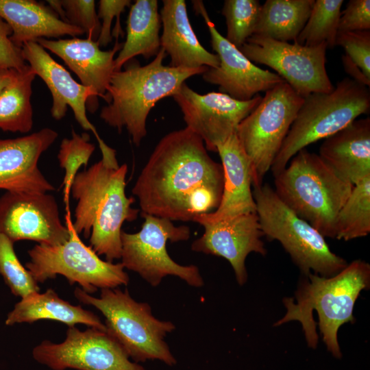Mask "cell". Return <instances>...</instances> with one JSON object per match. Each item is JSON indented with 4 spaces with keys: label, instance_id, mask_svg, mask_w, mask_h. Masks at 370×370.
<instances>
[{
    "label": "cell",
    "instance_id": "32",
    "mask_svg": "<svg viewBox=\"0 0 370 370\" xmlns=\"http://www.w3.org/2000/svg\"><path fill=\"white\" fill-rule=\"evenodd\" d=\"M90 136L84 133L79 134L72 130L71 138H64L61 143L58 159L60 166L64 170L62 184L64 202L68 210L71 186L82 166H86L95 151L94 144L89 143Z\"/></svg>",
    "mask_w": 370,
    "mask_h": 370
},
{
    "label": "cell",
    "instance_id": "25",
    "mask_svg": "<svg viewBox=\"0 0 370 370\" xmlns=\"http://www.w3.org/2000/svg\"><path fill=\"white\" fill-rule=\"evenodd\" d=\"M40 319L58 321L69 327L84 324L106 331L104 323L96 314L61 299L51 288L42 293L35 292L21 298L8 314L5 323L7 325H12L32 323Z\"/></svg>",
    "mask_w": 370,
    "mask_h": 370
},
{
    "label": "cell",
    "instance_id": "21",
    "mask_svg": "<svg viewBox=\"0 0 370 370\" xmlns=\"http://www.w3.org/2000/svg\"><path fill=\"white\" fill-rule=\"evenodd\" d=\"M36 42L60 57L97 97L105 99L107 88L114 70V56L123 44L116 42L112 49L103 51L97 41L88 38L49 40Z\"/></svg>",
    "mask_w": 370,
    "mask_h": 370
},
{
    "label": "cell",
    "instance_id": "15",
    "mask_svg": "<svg viewBox=\"0 0 370 370\" xmlns=\"http://www.w3.org/2000/svg\"><path fill=\"white\" fill-rule=\"evenodd\" d=\"M0 233L13 243L29 240L47 245L64 243L70 237L57 201L48 193L6 191L0 197Z\"/></svg>",
    "mask_w": 370,
    "mask_h": 370
},
{
    "label": "cell",
    "instance_id": "13",
    "mask_svg": "<svg viewBox=\"0 0 370 370\" xmlns=\"http://www.w3.org/2000/svg\"><path fill=\"white\" fill-rule=\"evenodd\" d=\"M34 358L53 370H147L130 360L121 345L106 331L90 328L85 331L69 327L65 340H45L36 346Z\"/></svg>",
    "mask_w": 370,
    "mask_h": 370
},
{
    "label": "cell",
    "instance_id": "6",
    "mask_svg": "<svg viewBox=\"0 0 370 370\" xmlns=\"http://www.w3.org/2000/svg\"><path fill=\"white\" fill-rule=\"evenodd\" d=\"M370 110L369 88L345 77L330 92L304 98L297 116L273 160V176L281 172L301 149L345 128Z\"/></svg>",
    "mask_w": 370,
    "mask_h": 370
},
{
    "label": "cell",
    "instance_id": "14",
    "mask_svg": "<svg viewBox=\"0 0 370 370\" xmlns=\"http://www.w3.org/2000/svg\"><path fill=\"white\" fill-rule=\"evenodd\" d=\"M259 94L239 101L217 92L199 94L184 83L173 98L186 126L204 141L208 151L217 152L219 145L236 133L240 123L261 101Z\"/></svg>",
    "mask_w": 370,
    "mask_h": 370
},
{
    "label": "cell",
    "instance_id": "18",
    "mask_svg": "<svg viewBox=\"0 0 370 370\" xmlns=\"http://www.w3.org/2000/svg\"><path fill=\"white\" fill-rule=\"evenodd\" d=\"M201 225L204 232L193 242L191 249L225 258L232 265L238 283L244 284L247 280V256L251 252L262 256L267 254L256 212Z\"/></svg>",
    "mask_w": 370,
    "mask_h": 370
},
{
    "label": "cell",
    "instance_id": "23",
    "mask_svg": "<svg viewBox=\"0 0 370 370\" xmlns=\"http://www.w3.org/2000/svg\"><path fill=\"white\" fill-rule=\"evenodd\" d=\"M319 156L354 185L370 176V118L356 119L325 138Z\"/></svg>",
    "mask_w": 370,
    "mask_h": 370
},
{
    "label": "cell",
    "instance_id": "3",
    "mask_svg": "<svg viewBox=\"0 0 370 370\" xmlns=\"http://www.w3.org/2000/svg\"><path fill=\"white\" fill-rule=\"evenodd\" d=\"M308 276L310 281L302 282L295 293L296 304L292 297L284 299L286 314L274 325L299 321L308 345L315 349L318 335L312 312L316 310L319 330L328 350L334 357L341 358L338 330L343 324L354 321L355 302L360 291L370 286V265L364 260H356L332 277L312 273Z\"/></svg>",
    "mask_w": 370,
    "mask_h": 370
},
{
    "label": "cell",
    "instance_id": "5",
    "mask_svg": "<svg viewBox=\"0 0 370 370\" xmlns=\"http://www.w3.org/2000/svg\"><path fill=\"white\" fill-rule=\"evenodd\" d=\"M288 163L274 176L276 195L324 237L334 238L337 215L354 185L306 148Z\"/></svg>",
    "mask_w": 370,
    "mask_h": 370
},
{
    "label": "cell",
    "instance_id": "36",
    "mask_svg": "<svg viewBox=\"0 0 370 370\" xmlns=\"http://www.w3.org/2000/svg\"><path fill=\"white\" fill-rule=\"evenodd\" d=\"M370 30V1L350 0L341 12L338 33Z\"/></svg>",
    "mask_w": 370,
    "mask_h": 370
},
{
    "label": "cell",
    "instance_id": "1",
    "mask_svg": "<svg viewBox=\"0 0 370 370\" xmlns=\"http://www.w3.org/2000/svg\"><path fill=\"white\" fill-rule=\"evenodd\" d=\"M224 175L203 140L187 127L158 142L132 188L140 213L190 221L219 206Z\"/></svg>",
    "mask_w": 370,
    "mask_h": 370
},
{
    "label": "cell",
    "instance_id": "37",
    "mask_svg": "<svg viewBox=\"0 0 370 370\" xmlns=\"http://www.w3.org/2000/svg\"><path fill=\"white\" fill-rule=\"evenodd\" d=\"M12 31L10 25L0 17V69L23 70L27 66L22 49L11 40Z\"/></svg>",
    "mask_w": 370,
    "mask_h": 370
},
{
    "label": "cell",
    "instance_id": "38",
    "mask_svg": "<svg viewBox=\"0 0 370 370\" xmlns=\"http://www.w3.org/2000/svg\"><path fill=\"white\" fill-rule=\"evenodd\" d=\"M130 0H101L99 2L98 17L101 21V31L97 40L99 47H106L112 42V22L114 17L120 20V15L130 5Z\"/></svg>",
    "mask_w": 370,
    "mask_h": 370
},
{
    "label": "cell",
    "instance_id": "17",
    "mask_svg": "<svg viewBox=\"0 0 370 370\" xmlns=\"http://www.w3.org/2000/svg\"><path fill=\"white\" fill-rule=\"evenodd\" d=\"M21 49L26 63L36 75L44 81L51 92L52 117L56 120L64 118L69 106L81 127L90 130L97 140L99 139L100 136L96 128L86 115V108L94 112L98 107L97 97L93 90L77 82L36 41L26 42Z\"/></svg>",
    "mask_w": 370,
    "mask_h": 370
},
{
    "label": "cell",
    "instance_id": "2",
    "mask_svg": "<svg viewBox=\"0 0 370 370\" xmlns=\"http://www.w3.org/2000/svg\"><path fill=\"white\" fill-rule=\"evenodd\" d=\"M126 164L111 166L101 160L78 172L71 194L77 201L72 229L90 236V247L106 261L121 259V227L136 220L139 210L132 208L133 197L125 194Z\"/></svg>",
    "mask_w": 370,
    "mask_h": 370
},
{
    "label": "cell",
    "instance_id": "40",
    "mask_svg": "<svg viewBox=\"0 0 370 370\" xmlns=\"http://www.w3.org/2000/svg\"><path fill=\"white\" fill-rule=\"evenodd\" d=\"M17 71L14 69H0V95L16 75Z\"/></svg>",
    "mask_w": 370,
    "mask_h": 370
},
{
    "label": "cell",
    "instance_id": "39",
    "mask_svg": "<svg viewBox=\"0 0 370 370\" xmlns=\"http://www.w3.org/2000/svg\"><path fill=\"white\" fill-rule=\"evenodd\" d=\"M341 60L345 72L351 75L352 79L369 88L370 79L365 76L361 69L347 55H343Z\"/></svg>",
    "mask_w": 370,
    "mask_h": 370
},
{
    "label": "cell",
    "instance_id": "22",
    "mask_svg": "<svg viewBox=\"0 0 370 370\" xmlns=\"http://www.w3.org/2000/svg\"><path fill=\"white\" fill-rule=\"evenodd\" d=\"M160 10L163 32L160 46L171 58L169 66L197 69L216 68L219 58L207 51L199 42L187 13L184 0H164Z\"/></svg>",
    "mask_w": 370,
    "mask_h": 370
},
{
    "label": "cell",
    "instance_id": "28",
    "mask_svg": "<svg viewBox=\"0 0 370 370\" xmlns=\"http://www.w3.org/2000/svg\"><path fill=\"white\" fill-rule=\"evenodd\" d=\"M36 74L27 64L18 71L0 95V130L26 134L33 126L31 103L32 82Z\"/></svg>",
    "mask_w": 370,
    "mask_h": 370
},
{
    "label": "cell",
    "instance_id": "27",
    "mask_svg": "<svg viewBox=\"0 0 370 370\" xmlns=\"http://www.w3.org/2000/svg\"><path fill=\"white\" fill-rule=\"evenodd\" d=\"M314 3V0H267L261 5L253 35L294 42L306 23Z\"/></svg>",
    "mask_w": 370,
    "mask_h": 370
},
{
    "label": "cell",
    "instance_id": "29",
    "mask_svg": "<svg viewBox=\"0 0 370 370\" xmlns=\"http://www.w3.org/2000/svg\"><path fill=\"white\" fill-rule=\"evenodd\" d=\"M370 232V176L354 185L336 220V236L345 241Z\"/></svg>",
    "mask_w": 370,
    "mask_h": 370
},
{
    "label": "cell",
    "instance_id": "19",
    "mask_svg": "<svg viewBox=\"0 0 370 370\" xmlns=\"http://www.w3.org/2000/svg\"><path fill=\"white\" fill-rule=\"evenodd\" d=\"M58 136L56 131L45 127L26 136L0 139V189L26 193L55 190L38 164Z\"/></svg>",
    "mask_w": 370,
    "mask_h": 370
},
{
    "label": "cell",
    "instance_id": "16",
    "mask_svg": "<svg viewBox=\"0 0 370 370\" xmlns=\"http://www.w3.org/2000/svg\"><path fill=\"white\" fill-rule=\"evenodd\" d=\"M197 14L204 18L210 34L211 45L219 58V65L208 68L204 80L219 86L221 92L239 101L251 99L285 82L277 73L264 70L250 61L238 48L230 43L217 29L201 1H193Z\"/></svg>",
    "mask_w": 370,
    "mask_h": 370
},
{
    "label": "cell",
    "instance_id": "11",
    "mask_svg": "<svg viewBox=\"0 0 370 370\" xmlns=\"http://www.w3.org/2000/svg\"><path fill=\"white\" fill-rule=\"evenodd\" d=\"M144 218L141 229L136 233L121 232V264L138 273L150 285L156 286L167 275L179 277L188 285L201 287L204 280L195 265L177 264L169 255L168 241H187L188 226H175L171 220L140 213Z\"/></svg>",
    "mask_w": 370,
    "mask_h": 370
},
{
    "label": "cell",
    "instance_id": "7",
    "mask_svg": "<svg viewBox=\"0 0 370 370\" xmlns=\"http://www.w3.org/2000/svg\"><path fill=\"white\" fill-rule=\"evenodd\" d=\"M75 297L82 303L91 305L105 317L106 332L123 348L134 362L158 360L169 366L177 360L164 338L175 329L171 321L156 318L146 302L134 300L127 290L103 288L95 297L76 287Z\"/></svg>",
    "mask_w": 370,
    "mask_h": 370
},
{
    "label": "cell",
    "instance_id": "34",
    "mask_svg": "<svg viewBox=\"0 0 370 370\" xmlns=\"http://www.w3.org/2000/svg\"><path fill=\"white\" fill-rule=\"evenodd\" d=\"M49 7L61 20L82 29L87 38L97 41L101 21L94 0H49Z\"/></svg>",
    "mask_w": 370,
    "mask_h": 370
},
{
    "label": "cell",
    "instance_id": "24",
    "mask_svg": "<svg viewBox=\"0 0 370 370\" xmlns=\"http://www.w3.org/2000/svg\"><path fill=\"white\" fill-rule=\"evenodd\" d=\"M0 17L11 27L10 39L20 48L39 38L84 34L61 20L50 7L33 0H0Z\"/></svg>",
    "mask_w": 370,
    "mask_h": 370
},
{
    "label": "cell",
    "instance_id": "10",
    "mask_svg": "<svg viewBox=\"0 0 370 370\" xmlns=\"http://www.w3.org/2000/svg\"><path fill=\"white\" fill-rule=\"evenodd\" d=\"M69 217H66V225L70 229L68 241L57 245L38 244L28 251L29 260L25 268L35 281L43 283L62 275L70 284L77 283L88 294L99 288H113L127 285L130 278L121 262L101 260L72 229Z\"/></svg>",
    "mask_w": 370,
    "mask_h": 370
},
{
    "label": "cell",
    "instance_id": "30",
    "mask_svg": "<svg viewBox=\"0 0 370 370\" xmlns=\"http://www.w3.org/2000/svg\"><path fill=\"white\" fill-rule=\"evenodd\" d=\"M343 0H314L308 19L294 42L306 47L326 42L336 46L341 8Z\"/></svg>",
    "mask_w": 370,
    "mask_h": 370
},
{
    "label": "cell",
    "instance_id": "12",
    "mask_svg": "<svg viewBox=\"0 0 370 370\" xmlns=\"http://www.w3.org/2000/svg\"><path fill=\"white\" fill-rule=\"evenodd\" d=\"M327 48L326 42L306 47L253 35L239 49L250 61L273 69L304 98L334 88L325 69Z\"/></svg>",
    "mask_w": 370,
    "mask_h": 370
},
{
    "label": "cell",
    "instance_id": "33",
    "mask_svg": "<svg viewBox=\"0 0 370 370\" xmlns=\"http://www.w3.org/2000/svg\"><path fill=\"white\" fill-rule=\"evenodd\" d=\"M0 275L15 296L23 298L39 292L38 283L29 271L21 263L14 243L0 233Z\"/></svg>",
    "mask_w": 370,
    "mask_h": 370
},
{
    "label": "cell",
    "instance_id": "26",
    "mask_svg": "<svg viewBox=\"0 0 370 370\" xmlns=\"http://www.w3.org/2000/svg\"><path fill=\"white\" fill-rule=\"evenodd\" d=\"M160 26L158 1L136 0L129 12L126 40L114 60L115 71L121 70L136 56L141 55L145 59L155 57L161 48Z\"/></svg>",
    "mask_w": 370,
    "mask_h": 370
},
{
    "label": "cell",
    "instance_id": "35",
    "mask_svg": "<svg viewBox=\"0 0 370 370\" xmlns=\"http://www.w3.org/2000/svg\"><path fill=\"white\" fill-rule=\"evenodd\" d=\"M336 45L341 46L346 55L370 79V30L338 33Z\"/></svg>",
    "mask_w": 370,
    "mask_h": 370
},
{
    "label": "cell",
    "instance_id": "8",
    "mask_svg": "<svg viewBox=\"0 0 370 370\" xmlns=\"http://www.w3.org/2000/svg\"><path fill=\"white\" fill-rule=\"evenodd\" d=\"M263 235L278 241L306 276L311 273L332 277L348 264L333 253L325 237L310 223L297 216L278 197L268 184L253 188Z\"/></svg>",
    "mask_w": 370,
    "mask_h": 370
},
{
    "label": "cell",
    "instance_id": "31",
    "mask_svg": "<svg viewBox=\"0 0 370 370\" xmlns=\"http://www.w3.org/2000/svg\"><path fill=\"white\" fill-rule=\"evenodd\" d=\"M260 8L258 0H225L221 10L227 25L225 38L241 48L254 34Z\"/></svg>",
    "mask_w": 370,
    "mask_h": 370
},
{
    "label": "cell",
    "instance_id": "20",
    "mask_svg": "<svg viewBox=\"0 0 370 370\" xmlns=\"http://www.w3.org/2000/svg\"><path fill=\"white\" fill-rule=\"evenodd\" d=\"M217 152L221 160L224 175L221 199L214 212L200 215L193 220L200 225L256 212L251 188V162L236 133L219 145Z\"/></svg>",
    "mask_w": 370,
    "mask_h": 370
},
{
    "label": "cell",
    "instance_id": "4",
    "mask_svg": "<svg viewBox=\"0 0 370 370\" xmlns=\"http://www.w3.org/2000/svg\"><path fill=\"white\" fill-rule=\"evenodd\" d=\"M166 56L160 48L148 64H132L124 70L114 71L107 88L105 100L108 105L102 108L100 118L119 132L125 128L136 146L147 135V119L156 103L173 97L188 78L202 75L208 69L165 66Z\"/></svg>",
    "mask_w": 370,
    "mask_h": 370
},
{
    "label": "cell",
    "instance_id": "9",
    "mask_svg": "<svg viewBox=\"0 0 370 370\" xmlns=\"http://www.w3.org/2000/svg\"><path fill=\"white\" fill-rule=\"evenodd\" d=\"M303 101L284 82L266 91L238 125L236 135L251 162L253 188L263 184Z\"/></svg>",
    "mask_w": 370,
    "mask_h": 370
}]
</instances>
